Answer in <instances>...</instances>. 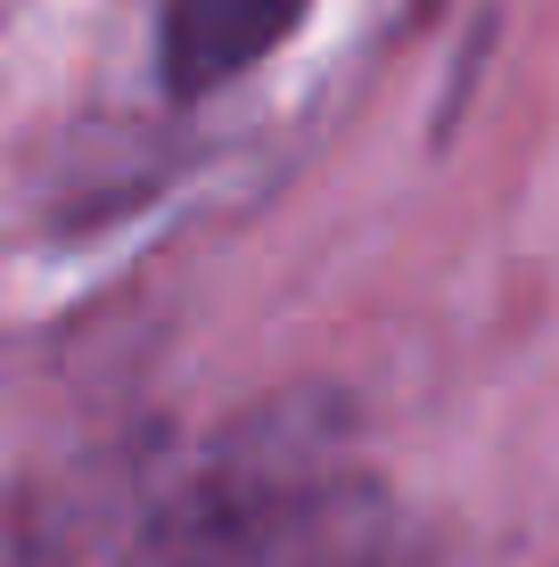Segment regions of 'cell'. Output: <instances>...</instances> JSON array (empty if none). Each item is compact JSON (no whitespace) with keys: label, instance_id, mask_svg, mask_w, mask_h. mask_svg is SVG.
Masks as SVG:
<instances>
[{"label":"cell","instance_id":"obj_2","mask_svg":"<svg viewBox=\"0 0 559 567\" xmlns=\"http://www.w3.org/2000/svg\"><path fill=\"white\" fill-rule=\"evenodd\" d=\"M313 0H165L157 9V83L165 100H215L239 74H256Z\"/></svg>","mask_w":559,"mask_h":567},{"label":"cell","instance_id":"obj_1","mask_svg":"<svg viewBox=\"0 0 559 567\" xmlns=\"http://www.w3.org/2000/svg\"><path fill=\"white\" fill-rule=\"evenodd\" d=\"M132 567H412V526L330 403H272L173 477Z\"/></svg>","mask_w":559,"mask_h":567}]
</instances>
